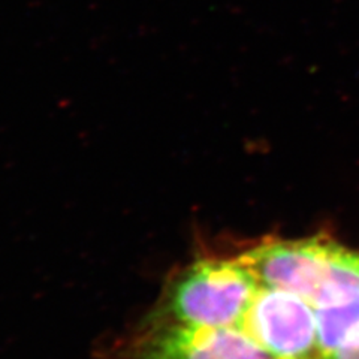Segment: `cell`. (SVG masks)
<instances>
[{"label": "cell", "instance_id": "2", "mask_svg": "<svg viewBox=\"0 0 359 359\" xmlns=\"http://www.w3.org/2000/svg\"><path fill=\"white\" fill-rule=\"evenodd\" d=\"M259 286L237 257L228 261L201 256L168 276L159 298L141 319L187 327L240 328Z\"/></svg>", "mask_w": 359, "mask_h": 359}, {"label": "cell", "instance_id": "4", "mask_svg": "<svg viewBox=\"0 0 359 359\" xmlns=\"http://www.w3.org/2000/svg\"><path fill=\"white\" fill-rule=\"evenodd\" d=\"M240 328L273 359H322L316 310L289 290L261 285Z\"/></svg>", "mask_w": 359, "mask_h": 359}, {"label": "cell", "instance_id": "1", "mask_svg": "<svg viewBox=\"0 0 359 359\" xmlns=\"http://www.w3.org/2000/svg\"><path fill=\"white\" fill-rule=\"evenodd\" d=\"M237 261L261 285L289 290L314 310L359 297V253L330 238L266 241Z\"/></svg>", "mask_w": 359, "mask_h": 359}, {"label": "cell", "instance_id": "3", "mask_svg": "<svg viewBox=\"0 0 359 359\" xmlns=\"http://www.w3.org/2000/svg\"><path fill=\"white\" fill-rule=\"evenodd\" d=\"M97 359H273L241 328L140 319L96 347Z\"/></svg>", "mask_w": 359, "mask_h": 359}, {"label": "cell", "instance_id": "6", "mask_svg": "<svg viewBox=\"0 0 359 359\" xmlns=\"http://www.w3.org/2000/svg\"><path fill=\"white\" fill-rule=\"evenodd\" d=\"M325 359H359V346L351 347V349L334 352V353L328 355Z\"/></svg>", "mask_w": 359, "mask_h": 359}, {"label": "cell", "instance_id": "5", "mask_svg": "<svg viewBox=\"0 0 359 359\" xmlns=\"http://www.w3.org/2000/svg\"><path fill=\"white\" fill-rule=\"evenodd\" d=\"M322 359L359 346V297L339 306L316 310Z\"/></svg>", "mask_w": 359, "mask_h": 359}]
</instances>
